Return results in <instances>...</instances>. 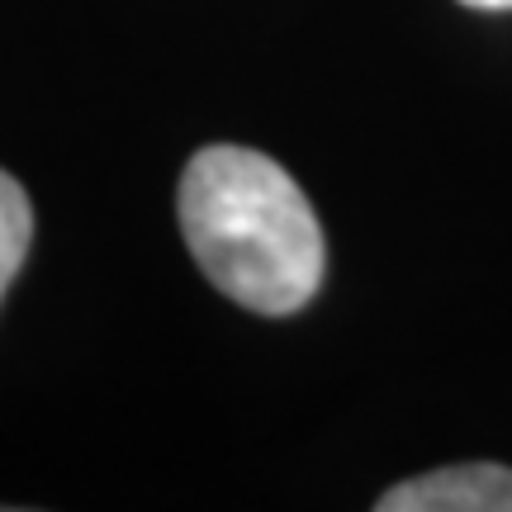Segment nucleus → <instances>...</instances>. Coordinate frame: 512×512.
Returning a JSON list of instances; mask_svg holds the SVG:
<instances>
[{
  "label": "nucleus",
  "instance_id": "nucleus-1",
  "mask_svg": "<svg viewBox=\"0 0 512 512\" xmlns=\"http://www.w3.org/2000/svg\"><path fill=\"white\" fill-rule=\"evenodd\" d=\"M176 214L204 280L242 309L299 313L323 285L328 247L318 214L266 152L200 147L181 176Z\"/></svg>",
  "mask_w": 512,
  "mask_h": 512
},
{
  "label": "nucleus",
  "instance_id": "nucleus-2",
  "mask_svg": "<svg viewBox=\"0 0 512 512\" xmlns=\"http://www.w3.org/2000/svg\"><path fill=\"white\" fill-rule=\"evenodd\" d=\"M380 512H512V470L494 460L446 465L403 479L375 503Z\"/></svg>",
  "mask_w": 512,
  "mask_h": 512
},
{
  "label": "nucleus",
  "instance_id": "nucleus-3",
  "mask_svg": "<svg viewBox=\"0 0 512 512\" xmlns=\"http://www.w3.org/2000/svg\"><path fill=\"white\" fill-rule=\"evenodd\" d=\"M29 242H34V204L10 171H0V299L15 285Z\"/></svg>",
  "mask_w": 512,
  "mask_h": 512
},
{
  "label": "nucleus",
  "instance_id": "nucleus-4",
  "mask_svg": "<svg viewBox=\"0 0 512 512\" xmlns=\"http://www.w3.org/2000/svg\"><path fill=\"white\" fill-rule=\"evenodd\" d=\"M460 5H470V10H512V0H460Z\"/></svg>",
  "mask_w": 512,
  "mask_h": 512
}]
</instances>
